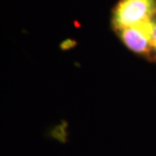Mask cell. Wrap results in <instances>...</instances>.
Returning <instances> with one entry per match:
<instances>
[{
    "mask_svg": "<svg viewBox=\"0 0 156 156\" xmlns=\"http://www.w3.org/2000/svg\"><path fill=\"white\" fill-rule=\"evenodd\" d=\"M156 0H121L114 12L113 23L119 30L152 20Z\"/></svg>",
    "mask_w": 156,
    "mask_h": 156,
    "instance_id": "1",
    "label": "cell"
},
{
    "mask_svg": "<svg viewBox=\"0 0 156 156\" xmlns=\"http://www.w3.org/2000/svg\"><path fill=\"white\" fill-rule=\"evenodd\" d=\"M155 21L148 20L137 26L121 30V38L128 48L137 53H144L151 46V36Z\"/></svg>",
    "mask_w": 156,
    "mask_h": 156,
    "instance_id": "2",
    "label": "cell"
},
{
    "mask_svg": "<svg viewBox=\"0 0 156 156\" xmlns=\"http://www.w3.org/2000/svg\"><path fill=\"white\" fill-rule=\"evenodd\" d=\"M151 46L156 49V23L154 24L153 32H152V36H151Z\"/></svg>",
    "mask_w": 156,
    "mask_h": 156,
    "instance_id": "3",
    "label": "cell"
}]
</instances>
